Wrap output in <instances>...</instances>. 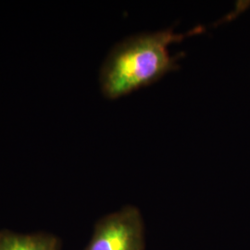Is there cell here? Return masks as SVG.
I'll return each instance as SVG.
<instances>
[{
  "label": "cell",
  "mask_w": 250,
  "mask_h": 250,
  "mask_svg": "<svg viewBox=\"0 0 250 250\" xmlns=\"http://www.w3.org/2000/svg\"><path fill=\"white\" fill-rule=\"evenodd\" d=\"M201 32L202 28L198 27L186 36L167 29L130 36L119 42L107 54L100 68L99 85L102 94L107 99H119L150 85L176 70V58L171 57L169 45Z\"/></svg>",
  "instance_id": "6da1fadb"
},
{
  "label": "cell",
  "mask_w": 250,
  "mask_h": 250,
  "mask_svg": "<svg viewBox=\"0 0 250 250\" xmlns=\"http://www.w3.org/2000/svg\"><path fill=\"white\" fill-rule=\"evenodd\" d=\"M61 243L48 233H16L0 231V250H60Z\"/></svg>",
  "instance_id": "3957f363"
},
{
  "label": "cell",
  "mask_w": 250,
  "mask_h": 250,
  "mask_svg": "<svg viewBox=\"0 0 250 250\" xmlns=\"http://www.w3.org/2000/svg\"><path fill=\"white\" fill-rule=\"evenodd\" d=\"M143 218L134 206L100 219L84 250H144Z\"/></svg>",
  "instance_id": "7a4b0ae2"
}]
</instances>
